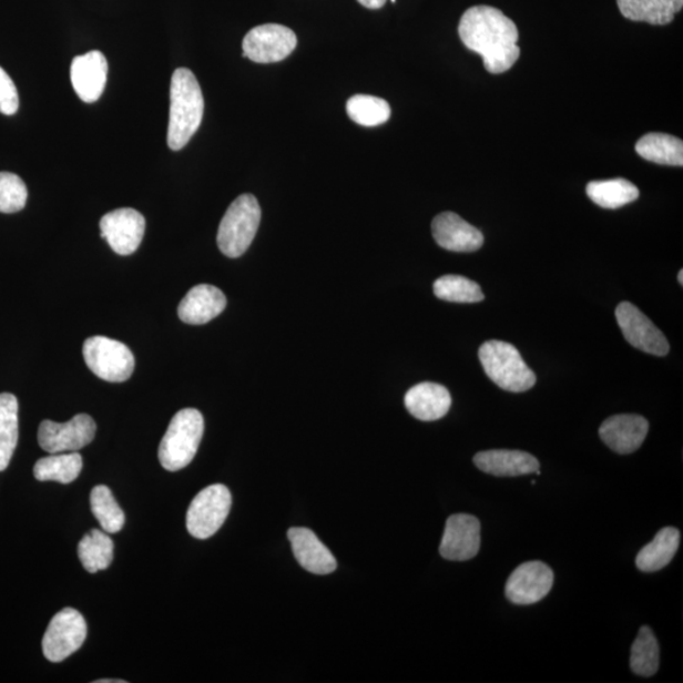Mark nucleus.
Here are the masks:
<instances>
[{
    "label": "nucleus",
    "mask_w": 683,
    "mask_h": 683,
    "mask_svg": "<svg viewBox=\"0 0 683 683\" xmlns=\"http://www.w3.org/2000/svg\"><path fill=\"white\" fill-rule=\"evenodd\" d=\"M458 34L467 49L479 53L490 74L506 73L520 57L517 24L500 9L490 6L467 9Z\"/></svg>",
    "instance_id": "f257e3e1"
},
{
    "label": "nucleus",
    "mask_w": 683,
    "mask_h": 683,
    "mask_svg": "<svg viewBox=\"0 0 683 683\" xmlns=\"http://www.w3.org/2000/svg\"><path fill=\"white\" fill-rule=\"evenodd\" d=\"M204 114L202 89L191 70L174 71L170 86V120L167 145L179 151L187 145L200 130Z\"/></svg>",
    "instance_id": "f03ea898"
},
{
    "label": "nucleus",
    "mask_w": 683,
    "mask_h": 683,
    "mask_svg": "<svg viewBox=\"0 0 683 683\" xmlns=\"http://www.w3.org/2000/svg\"><path fill=\"white\" fill-rule=\"evenodd\" d=\"M204 434V418L196 409H183L170 421L161 440L159 460L170 472L185 469L194 460Z\"/></svg>",
    "instance_id": "7ed1b4c3"
},
{
    "label": "nucleus",
    "mask_w": 683,
    "mask_h": 683,
    "mask_svg": "<svg viewBox=\"0 0 683 683\" xmlns=\"http://www.w3.org/2000/svg\"><path fill=\"white\" fill-rule=\"evenodd\" d=\"M479 357L489 379L501 389L524 393L536 385V374L527 366L519 350L508 342H485Z\"/></svg>",
    "instance_id": "20e7f679"
},
{
    "label": "nucleus",
    "mask_w": 683,
    "mask_h": 683,
    "mask_svg": "<svg viewBox=\"0 0 683 683\" xmlns=\"http://www.w3.org/2000/svg\"><path fill=\"white\" fill-rule=\"evenodd\" d=\"M261 222L259 204L254 195L244 194L230 205L220 224L217 244L223 255L241 257L253 244Z\"/></svg>",
    "instance_id": "39448f33"
},
{
    "label": "nucleus",
    "mask_w": 683,
    "mask_h": 683,
    "mask_svg": "<svg viewBox=\"0 0 683 683\" xmlns=\"http://www.w3.org/2000/svg\"><path fill=\"white\" fill-rule=\"evenodd\" d=\"M86 366L99 379L108 383H124L134 371L132 350L120 340L95 336L84 342Z\"/></svg>",
    "instance_id": "423d86ee"
},
{
    "label": "nucleus",
    "mask_w": 683,
    "mask_h": 683,
    "mask_svg": "<svg viewBox=\"0 0 683 683\" xmlns=\"http://www.w3.org/2000/svg\"><path fill=\"white\" fill-rule=\"evenodd\" d=\"M232 507V496L222 483L211 485L193 499L186 512L187 532L197 539H208L218 532Z\"/></svg>",
    "instance_id": "0eeeda50"
},
{
    "label": "nucleus",
    "mask_w": 683,
    "mask_h": 683,
    "mask_svg": "<svg viewBox=\"0 0 683 683\" xmlns=\"http://www.w3.org/2000/svg\"><path fill=\"white\" fill-rule=\"evenodd\" d=\"M85 619L78 610L65 608L51 619L43 635L42 651L50 662L65 661L80 650L86 640Z\"/></svg>",
    "instance_id": "6e6552de"
},
{
    "label": "nucleus",
    "mask_w": 683,
    "mask_h": 683,
    "mask_svg": "<svg viewBox=\"0 0 683 683\" xmlns=\"http://www.w3.org/2000/svg\"><path fill=\"white\" fill-rule=\"evenodd\" d=\"M298 39L287 27L276 23H267L251 30L242 49L244 58L258 64H273L285 60L295 50Z\"/></svg>",
    "instance_id": "1a4fd4ad"
},
{
    "label": "nucleus",
    "mask_w": 683,
    "mask_h": 683,
    "mask_svg": "<svg viewBox=\"0 0 683 683\" xmlns=\"http://www.w3.org/2000/svg\"><path fill=\"white\" fill-rule=\"evenodd\" d=\"M95 434V421L88 415H78L67 424L43 420L39 428V444L51 455L78 452L93 442Z\"/></svg>",
    "instance_id": "9d476101"
},
{
    "label": "nucleus",
    "mask_w": 683,
    "mask_h": 683,
    "mask_svg": "<svg viewBox=\"0 0 683 683\" xmlns=\"http://www.w3.org/2000/svg\"><path fill=\"white\" fill-rule=\"evenodd\" d=\"M615 316L628 344L653 356L669 355L670 344L666 336L635 305L629 302L620 303Z\"/></svg>",
    "instance_id": "9b49d317"
},
{
    "label": "nucleus",
    "mask_w": 683,
    "mask_h": 683,
    "mask_svg": "<svg viewBox=\"0 0 683 683\" xmlns=\"http://www.w3.org/2000/svg\"><path fill=\"white\" fill-rule=\"evenodd\" d=\"M553 581L550 565L539 561L526 562L510 574L506 595L512 604L532 605L550 594Z\"/></svg>",
    "instance_id": "f8f14e48"
},
{
    "label": "nucleus",
    "mask_w": 683,
    "mask_h": 683,
    "mask_svg": "<svg viewBox=\"0 0 683 683\" xmlns=\"http://www.w3.org/2000/svg\"><path fill=\"white\" fill-rule=\"evenodd\" d=\"M102 237L115 254L129 256L136 253L145 236L146 221L132 208L115 210L101 220Z\"/></svg>",
    "instance_id": "ddd939ff"
},
{
    "label": "nucleus",
    "mask_w": 683,
    "mask_h": 683,
    "mask_svg": "<svg viewBox=\"0 0 683 683\" xmlns=\"http://www.w3.org/2000/svg\"><path fill=\"white\" fill-rule=\"evenodd\" d=\"M481 546L480 520L469 514L449 517L439 553L448 561H469L478 555Z\"/></svg>",
    "instance_id": "4468645a"
},
{
    "label": "nucleus",
    "mask_w": 683,
    "mask_h": 683,
    "mask_svg": "<svg viewBox=\"0 0 683 683\" xmlns=\"http://www.w3.org/2000/svg\"><path fill=\"white\" fill-rule=\"evenodd\" d=\"M431 233L438 246L452 253H475L483 245L481 231L452 212L438 214L431 222Z\"/></svg>",
    "instance_id": "2eb2a0df"
},
{
    "label": "nucleus",
    "mask_w": 683,
    "mask_h": 683,
    "mask_svg": "<svg viewBox=\"0 0 683 683\" xmlns=\"http://www.w3.org/2000/svg\"><path fill=\"white\" fill-rule=\"evenodd\" d=\"M649 420L641 416L620 415L608 418L599 435L610 449L619 455H629L640 449L649 435Z\"/></svg>",
    "instance_id": "dca6fc26"
},
{
    "label": "nucleus",
    "mask_w": 683,
    "mask_h": 683,
    "mask_svg": "<svg viewBox=\"0 0 683 683\" xmlns=\"http://www.w3.org/2000/svg\"><path fill=\"white\" fill-rule=\"evenodd\" d=\"M71 83L75 93L85 103H94L102 96L106 79L108 62L101 51H90L77 57L71 64Z\"/></svg>",
    "instance_id": "f3484780"
},
{
    "label": "nucleus",
    "mask_w": 683,
    "mask_h": 683,
    "mask_svg": "<svg viewBox=\"0 0 683 683\" xmlns=\"http://www.w3.org/2000/svg\"><path fill=\"white\" fill-rule=\"evenodd\" d=\"M226 307V295L218 287L201 284L187 292L177 314L186 325L201 326L217 318Z\"/></svg>",
    "instance_id": "a211bd4d"
},
{
    "label": "nucleus",
    "mask_w": 683,
    "mask_h": 683,
    "mask_svg": "<svg viewBox=\"0 0 683 683\" xmlns=\"http://www.w3.org/2000/svg\"><path fill=\"white\" fill-rule=\"evenodd\" d=\"M296 561L314 574H329L337 569L335 555L308 528H292L287 532Z\"/></svg>",
    "instance_id": "6ab92c4d"
},
{
    "label": "nucleus",
    "mask_w": 683,
    "mask_h": 683,
    "mask_svg": "<svg viewBox=\"0 0 683 683\" xmlns=\"http://www.w3.org/2000/svg\"><path fill=\"white\" fill-rule=\"evenodd\" d=\"M473 462L481 471L499 478H517L539 470V462L534 456L509 449L479 452L473 457Z\"/></svg>",
    "instance_id": "aec40b11"
},
{
    "label": "nucleus",
    "mask_w": 683,
    "mask_h": 683,
    "mask_svg": "<svg viewBox=\"0 0 683 683\" xmlns=\"http://www.w3.org/2000/svg\"><path fill=\"white\" fill-rule=\"evenodd\" d=\"M404 401L410 415L424 421L444 418L452 406L451 394L445 386L435 383L412 386Z\"/></svg>",
    "instance_id": "412c9836"
},
{
    "label": "nucleus",
    "mask_w": 683,
    "mask_h": 683,
    "mask_svg": "<svg viewBox=\"0 0 683 683\" xmlns=\"http://www.w3.org/2000/svg\"><path fill=\"white\" fill-rule=\"evenodd\" d=\"M619 11L626 20L664 26L675 20L683 0H616Z\"/></svg>",
    "instance_id": "4be33fe9"
},
{
    "label": "nucleus",
    "mask_w": 683,
    "mask_h": 683,
    "mask_svg": "<svg viewBox=\"0 0 683 683\" xmlns=\"http://www.w3.org/2000/svg\"><path fill=\"white\" fill-rule=\"evenodd\" d=\"M679 529L666 527L660 530L650 544L636 555V568L643 572L660 571L673 560L680 547Z\"/></svg>",
    "instance_id": "5701e85b"
},
{
    "label": "nucleus",
    "mask_w": 683,
    "mask_h": 683,
    "mask_svg": "<svg viewBox=\"0 0 683 683\" xmlns=\"http://www.w3.org/2000/svg\"><path fill=\"white\" fill-rule=\"evenodd\" d=\"M636 154L651 163L682 166L683 143L682 140L666 133L645 134L635 145Z\"/></svg>",
    "instance_id": "b1692460"
},
{
    "label": "nucleus",
    "mask_w": 683,
    "mask_h": 683,
    "mask_svg": "<svg viewBox=\"0 0 683 683\" xmlns=\"http://www.w3.org/2000/svg\"><path fill=\"white\" fill-rule=\"evenodd\" d=\"M83 470V457L78 452L55 453L41 458L33 467L39 481L74 482Z\"/></svg>",
    "instance_id": "393cba45"
},
{
    "label": "nucleus",
    "mask_w": 683,
    "mask_h": 683,
    "mask_svg": "<svg viewBox=\"0 0 683 683\" xmlns=\"http://www.w3.org/2000/svg\"><path fill=\"white\" fill-rule=\"evenodd\" d=\"M587 193L592 202L605 210H618L640 197L638 187L625 179L591 182Z\"/></svg>",
    "instance_id": "a878e982"
},
{
    "label": "nucleus",
    "mask_w": 683,
    "mask_h": 683,
    "mask_svg": "<svg viewBox=\"0 0 683 683\" xmlns=\"http://www.w3.org/2000/svg\"><path fill=\"white\" fill-rule=\"evenodd\" d=\"M114 543L108 533L93 529L85 534L78 547V554L83 568L96 573L110 568L113 561Z\"/></svg>",
    "instance_id": "bb28decb"
},
{
    "label": "nucleus",
    "mask_w": 683,
    "mask_h": 683,
    "mask_svg": "<svg viewBox=\"0 0 683 683\" xmlns=\"http://www.w3.org/2000/svg\"><path fill=\"white\" fill-rule=\"evenodd\" d=\"M18 442V400L12 394H0V472L7 470Z\"/></svg>",
    "instance_id": "cd10ccee"
},
{
    "label": "nucleus",
    "mask_w": 683,
    "mask_h": 683,
    "mask_svg": "<svg viewBox=\"0 0 683 683\" xmlns=\"http://www.w3.org/2000/svg\"><path fill=\"white\" fill-rule=\"evenodd\" d=\"M347 114L350 121L364 128H376V125L388 122L391 115V108L381 98L358 94L348 99Z\"/></svg>",
    "instance_id": "c85d7f7f"
},
{
    "label": "nucleus",
    "mask_w": 683,
    "mask_h": 683,
    "mask_svg": "<svg viewBox=\"0 0 683 683\" xmlns=\"http://www.w3.org/2000/svg\"><path fill=\"white\" fill-rule=\"evenodd\" d=\"M631 667L638 676L651 677L660 667V646L650 626H643L632 646Z\"/></svg>",
    "instance_id": "c756f323"
},
{
    "label": "nucleus",
    "mask_w": 683,
    "mask_h": 683,
    "mask_svg": "<svg viewBox=\"0 0 683 683\" xmlns=\"http://www.w3.org/2000/svg\"><path fill=\"white\" fill-rule=\"evenodd\" d=\"M90 507H92L95 519L108 534L121 532L125 523L123 510L116 504L110 488L99 485L90 493Z\"/></svg>",
    "instance_id": "7c9ffc66"
},
{
    "label": "nucleus",
    "mask_w": 683,
    "mask_h": 683,
    "mask_svg": "<svg viewBox=\"0 0 683 683\" xmlns=\"http://www.w3.org/2000/svg\"><path fill=\"white\" fill-rule=\"evenodd\" d=\"M438 299L449 303H480L485 295L479 284L470 278L458 275H446L437 278L434 285Z\"/></svg>",
    "instance_id": "2f4dec72"
},
{
    "label": "nucleus",
    "mask_w": 683,
    "mask_h": 683,
    "mask_svg": "<svg viewBox=\"0 0 683 683\" xmlns=\"http://www.w3.org/2000/svg\"><path fill=\"white\" fill-rule=\"evenodd\" d=\"M29 197L23 180L12 173H0V213L21 212Z\"/></svg>",
    "instance_id": "473e14b6"
},
{
    "label": "nucleus",
    "mask_w": 683,
    "mask_h": 683,
    "mask_svg": "<svg viewBox=\"0 0 683 683\" xmlns=\"http://www.w3.org/2000/svg\"><path fill=\"white\" fill-rule=\"evenodd\" d=\"M20 108V96H18L16 84L11 77L0 68V113L13 115Z\"/></svg>",
    "instance_id": "72a5a7b5"
},
{
    "label": "nucleus",
    "mask_w": 683,
    "mask_h": 683,
    "mask_svg": "<svg viewBox=\"0 0 683 683\" xmlns=\"http://www.w3.org/2000/svg\"><path fill=\"white\" fill-rule=\"evenodd\" d=\"M357 2L368 9H380L385 6L386 0H357Z\"/></svg>",
    "instance_id": "f704fd0d"
},
{
    "label": "nucleus",
    "mask_w": 683,
    "mask_h": 683,
    "mask_svg": "<svg viewBox=\"0 0 683 683\" xmlns=\"http://www.w3.org/2000/svg\"><path fill=\"white\" fill-rule=\"evenodd\" d=\"M95 683H125L124 680H99Z\"/></svg>",
    "instance_id": "c9c22d12"
},
{
    "label": "nucleus",
    "mask_w": 683,
    "mask_h": 683,
    "mask_svg": "<svg viewBox=\"0 0 683 683\" xmlns=\"http://www.w3.org/2000/svg\"><path fill=\"white\" fill-rule=\"evenodd\" d=\"M677 278H679V283H680V285H683V269H680V273H679V277H677Z\"/></svg>",
    "instance_id": "e433bc0d"
}]
</instances>
